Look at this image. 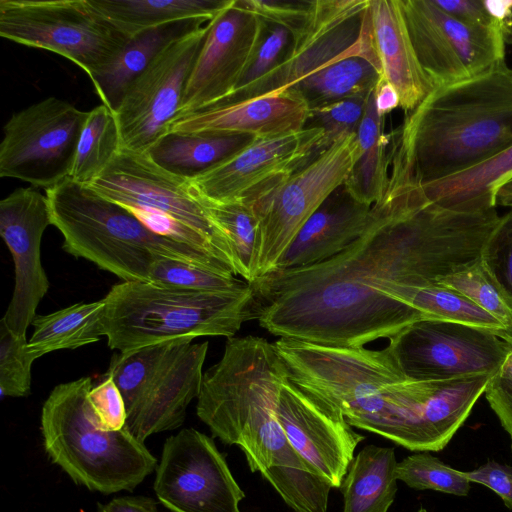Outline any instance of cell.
<instances>
[{"label": "cell", "mask_w": 512, "mask_h": 512, "mask_svg": "<svg viewBox=\"0 0 512 512\" xmlns=\"http://www.w3.org/2000/svg\"><path fill=\"white\" fill-rule=\"evenodd\" d=\"M288 370L273 343L258 336L228 338L221 359L204 374L196 411L214 437L246 446L277 420Z\"/></svg>", "instance_id": "8"}, {"label": "cell", "mask_w": 512, "mask_h": 512, "mask_svg": "<svg viewBox=\"0 0 512 512\" xmlns=\"http://www.w3.org/2000/svg\"><path fill=\"white\" fill-rule=\"evenodd\" d=\"M368 97L347 98L312 108L307 126L324 130L328 148L338 139L357 133Z\"/></svg>", "instance_id": "41"}, {"label": "cell", "mask_w": 512, "mask_h": 512, "mask_svg": "<svg viewBox=\"0 0 512 512\" xmlns=\"http://www.w3.org/2000/svg\"><path fill=\"white\" fill-rule=\"evenodd\" d=\"M39 357L30 350L26 336H16L0 321L1 396L26 397L31 392L32 365Z\"/></svg>", "instance_id": "39"}, {"label": "cell", "mask_w": 512, "mask_h": 512, "mask_svg": "<svg viewBox=\"0 0 512 512\" xmlns=\"http://www.w3.org/2000/svg\"><path fill=\"white\" fill-rule=\"evenodd\" d=\"M508 343H509L510 353H512V342H508Z\"/></svg>", "instance_id": "53"}, {"label": "cell", "mask_w": 512, "mask_h": 512, "mask_svg": "<svg viewBox=\"0 0 512 512\" xmlns=\"http://www.w3.org/2000/svg\"><path fill=\"white\" fill-rule=\"evenodd\" d=\"M98 512H159L157 502L146 496L117 497L97 505Z\"/></svg>", "instance_id": "48"}, {"label": "cell", "mask_w": 512, "mask_h": 512, "mask_svg": "<svg viewBox=\"0 0 512 512\" xmlns=\"http://www.w3.org/2000/svg\"><path fill=\"white\" fill-rule=\"evenodd\" d=\"M484 394L501 426L508 433L512 450V380L496 374L489 380Z\"/></svg>", "instance_id": "46"}, {"label": "cell", "mask_w": 512, "mask_h": 512, "mask_svg": "<svg viewBox=\"0 0 512 512\" xmlns=\"http://www.w3.org/2000/svg\"><path fill=\"white\" fill-rule=\"evenodd\" d=\"M291 40L292 36L288 29L279 25L266 23L261 41L253 59L234 91L254 84L275 68L285 56Z\"/></svg>", "instance_id": "42"}, {"label": "cell", "mask_w": 512, "mask_h": 512, "mask_svg": "<svg viewBox=\"0 0 512 512\" xmlns=\"http://www.w3.org/2000/svg\"><path fill=\"white\" fill-rule=\"evenodd\" d=\"M208 346L172 341L113 354L106 376L120 390L126 428L138 440L183 424L200 393Z\"/></svg>", "instance_id": "9"}, {"label": "cell", "mask_w": 512, "mask_h": 512, "mask_svg": "<svg viewBox=\"0 0 512 512\" xmlns=\"http://www.w3.org/2000/svg\"><path fill=\"white\" fill-rule=\"evenodd\" d=\"M498 375L503 378L512 380V353H509L505 358Z\"/></svg>", "instance_id": "51"}, {"label": "cell", "mask_w": 512, "mask_h": 512, "mask_svg": "<svg viewBox=\"0 0 512 512\" xmlns=\"http://www.w3.org/2000/svg\"><path fill=\"white\" fill-rule=\"evenodd\" d=\"M122 149L115 113L101 104L88 111L79 138L70 178L82 185L91 184L110 165Z\"/></svg>", "instance_id": "33"}, {"label": "cell", "mask_w": 512, "mask_h": 512, "mask_svg": "<svg viewBox=\"0 0 512 512\" xmlns=\"http://www.w3.org/2000/svg\"><path fill=\"white\" fill-rule=\"evenodd\" d=\"M203 199L211 217L227 237L236 275L252 283L258 233V223L253 210L242 202H215Z\"/></svg>", "instance_id": "35"}, {"label": "cell", "mask_w": 512, "mask_h": 512, "mask_svg": "<svg viewBox=\"0 0 512 512\" xmlns=\"http://www.w3.org/2000/svg\"><path fill=\"white\" fill-rule=\"evenodd\" d=\"M0 35L63 56L91 80L129 40L88 0H1Z\"/></svg>", "instance_id": "10"}, {"label": "cell", "mask_w": 512, "mask_h": 512, "mask_svg": "<svg viewBox=\"0 0 512 512\" xmlns=\"http://www.w3.org/2000/svg\"><path fill=\"white\" fill-rule=\"evenodd\" d=\"M394 448L366 445L349 465L339 487L343 512H388L397 493Z\"/></svg>", "instance_id": "27"}, {"label": "cell", "mask_w": 512, "mask_h": 512, "mask_svg": "<svg viewBox=\"0 0 512 512\" xmlns=\"http://www.w3.org/2000/svg\"><path fill=\"white\" fill-rule=\"evenodd\" d=\"M410 304L430 318L485 328L509 342L506 330L495 317L459 291L441 283L415 289Z\"/></svg>", "instance_id": "34"}, {"label": "cell", "mask_w": 512, "mask_h": 512, "mask_svg": "<svg viewBox=\"0 0 512 512\" xmlns=\"http://www.w3.org/2000/svg\"><path fill=\"white\" fill-rule=\"evenodd\" d=\"M408 32L435 87L471 79L505 62L509 40L496 27L456 19L434 0H400Z\"/></svg>", "instance_id": "15"}, {"label": "cell", "mask_w": 512, "mask_h": 512, "mask_svg": "<svg viewBox=\"0 0 512 512\" xmlns=\"http://www.w3.org/2000/svg\"><path fill=\"white\" fill-rule=\"evenodd\" d=\"M417 512H428L424 507H420Z\"/></svg>", "instance_id": "52"}, {"label": "cell", "mask_w": 512, "mask_h": 512, "mask_svg": "<svg viewBox=\"0 0 512 512\" xmlns=\"http://www.w3.org/2000/svg\"><path fill=\"white\" fill-rule=\"evenodd\" d=\"M396 478L416 490H434L455 496H467L471 488L463 471L446 465L429 452L416 453L398 462Z\"/></svg>", "instance_id": "36"}, {"label": "cell", "mask_w": 512, "mask_h": 512, "mask_svg": "<svg viewBox=\"0 0 512 512\" xmlns=\"http://www.w3.org/2000/svg\"><path fill=\"white\" fill-rule=\"evenodd\" d=\"M265 27L266 22L238 6L236 0L210 21L176 117L218 103L237 88Z\"/></svg>", "instance_id": "19"}, {"label": "cell", "mask_w": 512, "mask_h": 512, "mask_svg": "<svg viewBox=\"0 0 512 512\" xmlns=\"http://www.w3.org/2000/svg\"><path fill=\"white\" fill-rule=\"evenodd\" d=\"M254 138L243 135L167 133L147 152L165 170L191 179L241 150Z\"/></svg>", "instance_id": "29"}, {"label": "cell", "mask_w": 512, "mask_h": 512, "mask_svg": "<svg viewBox=\"0 0 512 512\" xmlns=\"http://www.w3.org/2000/svg\"><path fill=\"white\" fill-rule=\"evenodd\" d=\"M368 9L382 79L397 90L400 107L411 112L435 86L417 57L400 0H370Z\"/></svg>", "instance_id": "23"}, {"label": "cell", "mask_w": 512, "mask_h": 512, "mask_svg": "<svg viewBox=\"0 0 512 512\" xmlns=\"http://www.w3.org/2000/svg\"><path fill=\"white\" fill-rule=\"evenodd\" d=\"M155 472V494L172 512H241L245 493L224 455L194 428L166 439Z\"/></svg>", "instance_id": "17"}, {"label": "cell", "mask_w": 512, "mask_h": 512, "mask_svg": "<svg viewBox=\"0 0 512 512\" xmlns=\"http://www.w3.org/2000/svg\"><path fill=\"white\" fill-rule=\"evenodd\" d=\"M348 248L312 265L276 270L250 283L255 319L279 338L333 347L390 340L430 318L410 304L417 288L477 263L499 220L496 208L465 212L430 201L400 165Z\"/></svg>", "instance_id": "1"}, {"label": "cell", "mask_w": 512, "mask_h": 512, "mask_svg": "<svg viewBox=\"0 0 512 512\" xmlns=\"http://www.w3.org/2000/svg\"><path fill=\"white\" fill-rule=\"evenodd\" d=\"M434 2L444 12L467 24L501 29L490 14L486 0H434Z\"/></svg>", "instance_id": "47"}, {"label": "cell", "mask_w": 512, "mask_h": 512, "mask_svg": "<svg viewBox=\"0 0 512 512\" xmlns=\"http://www.w3.org/2000/svg\"><path fill=\"white\" fill-rule=\"evenodd\" d=\"M374 95L377 112L383 117L400 106V97L397 90L382 77L374 90Z\"/></svg>", "instance_id": "49"}, {"label": "cell", "mask_w": 512, "mask_h": 512, "mask_svg": "<svg viewBox=\"0 0 512 512\" xmlns=\"http://www.w3.org/2000/svg\"><path fill=\"white\" fill-rule=\"evenodd\" d=\"M404 375L416 381H446L498 374L510 353L495 332L457 322L426 318L389 340Z\"/></svg>", "instance_id": "14"}, {"label": "cell", "mask_w": 512, "mask_h": 512, "mask_svg": "<svg viewBox=\"0 0 512 512\" xmlns=\"http://www.w3.org/2000/svg\"><path fill=\"white\" fill-rule=\"evenodd\" d=\"M510 179L512 144L471 168L421 186L430 201L444 208L478 212L496 208L495 194Z\"/></svg>", "instance_id": "26"}, {"label": "cell", "mask_w": 512, "mask_h": 512, "mask_svg": "<svg viewBox=\"0 0 512 512\" xmlns=\"http://www.w3.org/2000/svg\"><path fill=\"white\" fill-rule=\"evenodd\" d=\"M273 344L295 385L338 408L351 426L394 442L416 380L404 375L388 345L372 350L285 338Z\"/></svg>", "instance_id": "5"}, {"label": "cell", "mask_w": 512, "mask_h": 512, "mask_svg": "<svg viewBox=\"0 0 512 512\" xmlns=\"http://www.w3.org/2000/svg\"><path fill=\"white\" fill-rule=\"evenodd\" d=\"M88 401L102 430L119 431L126 426L125 402L111 377L105 376L99 384L91 388Z\"/></svg>", "instance_id": "44"}, {"label": "cell", "mask_w": 512, "mask_h": 512, "mask_svg": "<svg viewBox=\"0 0 512 512\" xmlns=\"http://www.w3.org/2000/svg\"><path fill=\"white\" fill-rule=\"evenodd\" d=\"M313 1L236 0V3L268 24L285 27L292 36L306 23Z\"/></svg>", "instance_id": "43"}, {"label": "cell", "mask_w": 512, "mask_h": 512, "mask_svg": "<svg viewBox=\"0 0 512 512\" xmlns=\"http://www.w3.org/2000/svg\"><path fill=\"white\" fill-rule=\"evenodd\" d=\"M480 260L512 306V211L499 217Z\"/></svg>", "instance_id": "40"}, {"label": "cell", "mask_w": 512, "mask_h": 512, "mask_svg": "<svg viewBox=\"0 0 512 512\" xmlns=\"http://www.w3.org/2000/svg\"><path fill=\"white\" fill-rule=\"evenodd\" d=\"M495 204L512 208V179L504 183L495 194Z\"/></svg>", "instance_id": "50"}, {"label": "cell", "mask_w": 512, "mask_h": 512, "mask_svg": "<svg viewBox=\"0 0 512 512\" xmlns=\"http://www.w3.org/2000/svg\"><path fill=\"white\" fill-rule=\"evenodd\" d=\"M276 417L292 447L333 488H339L365 437L353 430L338 408L289 378L279 392Z\"/></svg>", "instance_id": "21"}, {"label": "cell", "mask_w": 512, "mask_h": 512, "mask_svg": "<svg viewBox=\"0 0 512 512\" xmlns=\"http://www.w3.org/2000/svg\"><path fill=\"white\" fill-rule=\"evenodd\" d=\"M470 482L482 484L494 491L512 510V466L488 460L478 468L464 472Z\"/></svg>", "instance_id": "45"}, {"label": "cell", "mask_w": 512, "mask_h": 512, "mask_svg": "<svg viewBox=\"0 0 512 512\" xmlns=\"http://www.w3.org/2000/svg\"><path fill=\"white\" fill-rule=\"evenodd\" d=\"M371 209L342 185L298 232L276 270L312 265L338 255L365 231Z\"/></svg>", "instance_id": "24"}, {"label": "cell", "mask_w": 512, "mask_h": 512, "mask_svg": "<svg viewBox=\"0 0 512 512\" xmlns=\"http://www.w3.org/2000/svg\"><path fill=\"white\" fill-rule=\"evenodd\" d=\"M87 186L127 208L157 235L217 258L236 275L227 237L211 217L205 200L189 179L160 167L147 153L121 149Z\"/></svg>", "instance_id": "7"}, {"label": "cell", "mask_w": 512, "mask_h": 512, "mask_svg": "<svg viewBox=\"0 0 512 512\" xmlns=\"http://www.w3.org/2000/svg\"><path fill=\"white\" fill-rule=\"evenodd\" d=\"M92 387L90 377H81L53 388L41 412L45 452L77 485L103 494L133 491L158 461L126 426H98L88 401Z\"/></svg>", "instance_id": "6"}, {"label": "cell", "mask_w": 512, "mask_h": 512, "mask_svg": "<svg viewBox=\"0 0 512 512\" xmlns=\"http://www.w3.org/2000/svg\"><path fill=\"white\" fill-rule=\"evenodd\" d=\"M87 111L49 97L14 113L0 144V176L49 189L70 178Z\"/></svg>", "instance_id": "13"}, {"label": "cell", "mask_w": 512, "mask_h": 512, "mask_svg": "<svg viewBox=\"0 0 512 512\" xmlns=\"http://www.w3.org/2000/svg\"><path fill=\"white\" fill-rule=\"evenodd\" d=\"M103 300V333L108 346L119 352L201 336L231 338L256 318L248 282L228 290L196 291L123 281Z\"/></svg>", "instance_id": "4"}, {"label": "cell", "mask_w": 512, "mask_h": 512, "mask_svg": "<svg viewBox=\"0 0 512 512\" xmlns=\"http://www.w3.org/2000/svg\"><path fill=\"white\" fill-rule=\"evenodd\" d=\"M49 225L47 197L34 187L17 188L0 202V235L12 254L15 272L12 298L1 321L16 336H26L49 289L41 262V241Z\"/></svg>", "instance_id": "20"}, {"label": "cell", "mask_w": 512, "mask_h": 512, "mask_svg": "<svg viewBox=\"0 0 512 512\" xmlns=\"http://www.w3.org/2000/svg\"><path fill=\"white\" fill-rule=\"evenodd\" d=\"M309 117L310 106L304 97L294 89H287L256 99L214 104L178 116L168 126L167 133L263 139L302 130Z\"/></svg>", "instance_id": "22"}, {"label": "cell", "mask_w": 512, "mask_h": 512, "mask_svg": "<svg viewBox=\"0 0 512 512\" xmlns=\"http://www.w3.org/2000/svg\"><path fill=\"white\" fill-rule=\"evenodd\" d=\"M369 1L314 0L306 23L292 35L281 62L254 84L234 91L215 104L241 102L285 91L347 56L365 54L378 60L372 42Z\"/></svg>", "instance_id": "12"}, {"label": "cell", "mask_w": 512, "mask_h": 512, "mask_svg": "<svg viewBox=\"0 0 512 512\" xmlns=\"http://www.w3.org/2000/svg\"><path fill=\"white\" fill-rule=\"evenodd\" d=\"M210 21L185 19L142 31L129 38L117 57L91 81L95 92L113 112L130 84L168 45Z\"/></svg>", "instance_id": "25"}, {"label": "cell", "mask_w": 512, "mask_h": 512, "mask_svg": "<svg viewBox=\"0 0 512 512\" xmlns=\"http://www.w3.org/2000/svg\"><path fill=\"white\" fill-rule=\"evenodd\" d=\"M382 77L378 60L365 54L341 58L289 89L299 92L310 109L353 97H368Z\"/></svg>", "instance_id": "31"}, {"label": "cell", "mask_w": 512, "mask_h": 512, "mask_svg": "<svg viewBox=\"0 0 512 512\" xmlns=\"http://www.w3.org/2000/svg\"><path fill=\"white\" fill-rule=\"evenodd\" d=\"M439 283L459 291L495 317L506 330L509 342H512V306L481 260Z\"/></svg>", "instance_id": "37"}, {"label": "cell", "mask_w": 512, "mask_h": 512, "mask_svg": "<svg viewBox=\"0 0 512 512\" xmlns=\"http://www.w3.org/2000/svg\"><path fill=\"white\" fill-rule=\"evenodd\" d=\"M512 144V69L502 63L437 86L406 116L390 154L421 184L471 168Z\"/></svg>", "instance_id": "2"}, {"label": "cell", "mask_w": 512, "mask_h": 512, "mask_svg": "<svg viewBox=\"0 0 512 512\" xmlns=\"http://www.w3.org/2000/svg\"><path fill=\"white\" fill-rule=\"evenodd\" d=\"M45 195L52 225L63 236V249L124 282H150L152 265L160 258L235 275L217 258L157 235L124 206L71 178L46 189Z\"/></svg>", "instance_id": "3"}, {"label": "cell", "mask_w": 512, "mask_h": 512, "mask_svg": "<svg viewBox=\"0 0 512 512\" xmlns=\"http://www.w3.org/2000/svg\"><path fill=\"white\" fill-rule=\"evenodd\" d=\"M150 283L165 288L211 291L233 289L247 282L188 262L160 258L152 265Z\"/></svg>", "instance_id": "38"}, {"label": "cell", "mask_w": 512, "mask_h": 512, "mask_svg": "<svg viewBox=\"0 0 512 512\" xmlns=\"http://www.w3.org/2000/svg\"><path fill=\"white\" fill-rule=\"evenodd\" d=\"M326 148L324 130L307 126L281 136L254 139L189 180L205 199L250 206Z\"/></svg>", "instance_id": "18"}, {"label": "cell", "mask_w": 512, "mask_h": 512, "mask_svg": "<svg viewBox=\"0 0 512 512\" xmlns=\"http://www.w3.org/2000/svg\"><path fill=\"white\" fill-rule=\"evenodd\" d=\"M104 300L76 303L53 313L36 316L28 346L39 358L47 353L76 349L104 336Z\"/></svg>", "instance_id": "32"}, {"label": "cell", "mask_w": 512, "mask_h": 512, "mask_svg": "<svg viewBox=\"0 0 512 512\" xmlns=\"http://www.w3.org/2000/svg\"><path fill=\"white\" fill-rule=\"evenodd\" d=\"M209 23L168 45L130 84L114 112L122 149L147 153L167 133Z\"/></svg>", "instance_id": "16"}, {"label": "cell", "mask_w": 512, "mask_h": 512, "mask_svg": "<svg viewBox=\"0 0 512 512\" xmlns=\"http://www.w3.org/2000/svg\"><path fill=\"white\" fill-rule=\"evenodd\" d=\"M359 155L357 134L346 135L250 205L258 223L254 281L277 269L305 223L344 184Z\"/></svg>", "instance_id": "11"}, {"label": "cell", "mask_w": 512, "mask_h": 512, "mask_svg": "<svg viewBox=\"0 0 512 512\" xmlns=\"http://www.w3.org/2000/svg\"><path fill=\"white\" fill-rule=\"evenodd\" d=\"M383 119L377 112L373 91L356 133L360 155L343 184L355 200L370 206L383 197L389 181L388 138L383 132Z\"/></svg>", "instance_id": "30"}, {"label": "cell", "mask_w": 512, "mask_h": 512, "mask_svg": "<svg viewBox=\"0 0 512 512\" xmlns=\"http://www.w3.org/2000/svg\"><path fill=\"white\" fill-rule=\"evenodd\" d=\"M128 38L185 19L211 21L232 0H88Z\"/></svg>", "instance_id": "28"}]
</instances>
